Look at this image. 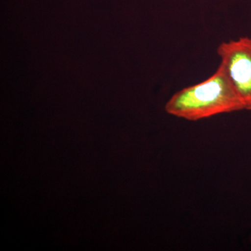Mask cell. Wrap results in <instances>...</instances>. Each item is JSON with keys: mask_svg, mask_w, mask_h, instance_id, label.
<instances>
[{"mask_svg": "<svg viewBox=\"0 0 251 251\" xmlns=\"http://www.w3.org/2000/svg\"><path fill=\"white\" fill-rule=\"evenodd\" d=\"M242 110V101L221 65L209 78L173 94L165 105L172 116L193 122Z\"/></svg>", "mask_w": 251, "mask_h": 251, "instance_id": "obj_1", "label": "cell"}, {"mask_svg": "<svg viewBox=\"0 0 251 251\" xmlns=\"http://www.w3.org/2000/svg\"><path fill=\"white\" fill-rule=\"evenodd\" d=\"M220 65L237 92L244 110H251V38L221 43L217 48Z\"/></svg>", "mask_w": 251, "mask_h": 251, "instance_id": "obj_2", "label": "cell"}]
</instances>
